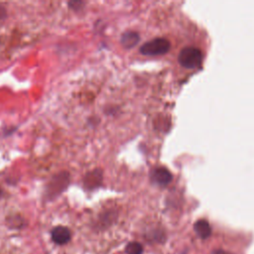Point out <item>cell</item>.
Masks as SVG:
<instances>
[{
	"label": "cell",
	"mask_w": 254,
	"mask_h": 254,
	"mask_svg": "<svg viewBox=\"0 0 254 254\" xmlns=\"http://www.w3.org/2000/svg\"><path fill=\"white\" fill-rule=\"evenodd\" d=\"M69 186V174L61 173L54 177L47 188V194L50 198H55L60 195Z\"/></svg>",
	"instance_id": "obj_3"
},
{
	"label": "cell",
	"mask_w": 254,
	"mask_h": 254,
	"mask_svg": "<svg viewBox=\"0 0 254 254\" xmlns=\"http://www.w3.org/2000/svg\"><path fill=\"white\" fill-rule=\"evenodd\" d=\"M72 237L71 230L65 226H57L52 230V239L56 244L65 245Z\"/></svg>",
	"instance_id": "obj_5"
},
{
	"label": "cell",
	"mask_w": 254,
	"mask_h": 254,
	"mask_svg": "<svg viewBox=\"0 0 254 254\" xmlns=\"http://www.w3.org/2000/svg\"><path fill=\"white\" fill-rule=\"evenodd\" d=\"M203 60V53L199 48L186 47L179 54V63L187 69L199 67Z\"/></svg>",
	"instance_id": "obj_1"
},
{
	"label": "cell",
	"mask_w": 254,
	"mask_h": 254,
	"mask_svg": "<svg viewBox=\"0 0 254 254\" xmlns=\"http://www.w3.org/2000/svg\"><path fill=\"white\" fill-rule=\"evenodd\" d=\"M125 251L127 254H142L143 253V246L139 242H130L127 244Z\"/></svg>",
	"instance_id": "obj_9"
},
{
	"label": "cell",
	"mask_w": 254,
	"mask_h": 254,
	"mask_svg": "<svg viewBox=\"0 0 254 254\" xmlns=\"http://www.w3.org/2000/svg\"><path fill=\"white\" fill-rule=\"evenodd\" d=\"M151 177H152V180L159 186H167L173 180V176L171 172L168 169L163 167L154 169Z\"/></svg>",
	"instance_id": "obj_4"
},
{
	"label": "cell",
	"mask_w": 254,
	"mask_h": 254,
	"mask_svg": "<svg viewBox=\"0 0 254 254\" xmlns=\"http://www.w3.org/2000/svg\"><path fill=\"white\" fill-rule=\"evenodd\" d=\"M139 39H140L139 34L136 32H133V31L125 32L121 36V45L125 49H130L137 45V43L139 42Z\"/></svg>",
	"instance_id": "obj_7"
},
{
	"label": "cell",
	"mask_w": 254,
	"mask_h": 254,
	"mask_svg": "<svg viewBox=\"0 0 254 254\" xmlns=\"http://www.w3.org/2000/svg\"><path fill=\"white\" fill-rule=\"evenodd\" d=\"M194 228H195V231L197 232V234L203 239L210 237V235L212 233V227H211L210 223L205 219L198 220L195 223Z\"/></svg>",
	"instance_id": "obj_8"
},
{
	"label": "cell",
	"mask_w": 254,
	"mask_h": 254,
	"mask_svg": "<svg viewBox=\"0 0 254 254\" xmlns=\"http://www.w3.org/2000/svg\"><path fill=\"white\" fill-rule=\"evenodd\" d=\"M1 196H2V191H1V189H0V198H1Z\"/></svg>",
	"instance_id": "obj_12"
},
{
	"label": "cell",
	"mask_w": 254,
	"mask_h": 254,
	"mask_svg": "<svg viewBox=\"0 0 254 254\" xmlns=\"http://www.w3.org/2000/svg\"><path fill=\"white\" fill-rule=\"evenodd\" d=\"M171 44L169 40L165 38H155L145 44L140 48L141 54L145 56H159L164 55L170 50Z\"/></svg>",
	"instance_id": "obj_2"
},
{
	"label": "cell",
	"mask_w": 254,
	"mask_h": 254,
	"mask_svg": "<svg viewBox=\"0 0 254 254\" xmlns=\"http://www.w3.org/2000/svg\"><path fill=\"white\" fill-rule=\"evenodd\" d=\"M212 254H228V253H226V252H224V251H221V250H217V251L213 252Z\"/></svg>",
	"instance_id": "obj_11"
},
{
	"label": "cell",
	"mask_w": 254,
	"mask_h": 254,
	"mask_svg": "<svg viewBox=\"0 0 254 254\" xmlns=\"http://www.w3.org/2000/svg\"><path fill=\"white\" fill-rule=\"evenodd\" d=\"M102 181V173L100 170L96 169L92 172H89L85 178V186L87 189H94L101 184Z\"/></svg>",
	"instance_id": "obj_6"
},
{
	"label": "cell",
	"mask_w": 254,
	"mask_h": 254,
	"mask_svg": "<svg viewBox=\"0 0 254 254\" xmlns=\"http://www.w3.org/2000/svg\"><path fill=\"white\" fill-rule=\"evenodd\" d=\"M6 17V9L0 5V20H2Z\"/></svg>",
	"instance_id": "obj_10"
}]
</instances>
